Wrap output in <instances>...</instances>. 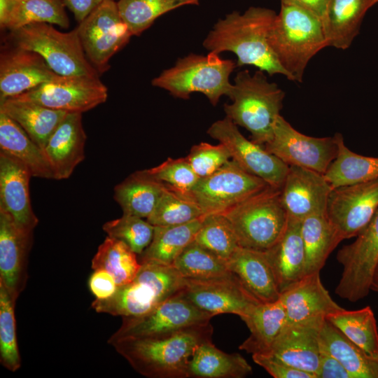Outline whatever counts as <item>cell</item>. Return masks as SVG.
<instances>
[{
  "label": "cell",
  "instance_id": "f6af8a7d",
  "mask_svg": "<svg viewBox=\"0 0 378 378\" xmlns=\"http://www.w3.org/2000/svg\"><path fill=\"white\" fill-rule=\"evenodd\" d=\"M103 230L107 236L125 242L135 253L141 255L153 239L154 226L143 218L123 214L105 223Z\"/></svg>",
  "mask_w": 378,
  "mask_h": 378
},
{
  "label": "cell",
  "instance_id": "7402d4cb",
  "mask_svg": "<svg viewBox=\"0 0 378 378\" xmlns=\"http://www.w3.org/2000/svg\"><path fill=\"white\" fill-rule=\"evenodd\" d=\"M279 298L285 307L288 323L326 318L343 309L323 285L320 272L304 276L283 290Z\"/></svg>",
  "mask_w": 378,
  "mask_h": 378
},
{
  "label": "cell",
  "instance_id": "9a60e30c",
  "mask_svg": "<svg viewBox=\"0 0 378 378\" xmlns=\"http://www.w3.org/2000/svg\"><path fill=\"white\" fill-rule=\"evenodd\" d=\"M207 134L226 146L231 159L248 173L268 185L282 187L289 166L266 150L262 145L246 139L230 118L214 122Z\"/></svg>",
  "mask_w": 378,
  "mask_h": 378
},
{
  "label": "cell",
  "instance_id": "8fae6325",
  "mask_svg": "<svg viewBox=\"0 0 378 378\" xmlns=\"http://www.w3.org/2000/svg\"><path fill=\"white\" fill-rule=\"evenodd\" d=\"M268 186L231 159L211 175L200 178L186 193L197 202L205 215L223 214Z\"/></svg>",
  "mask_w": 378,
  "mask_h": 378
},
{
  "label": "cell",
  "instance_id": "83f0119b",
  "mask_svg": "<svg viewBox=\"0 0 378 378\" xmlns=\"http://www.w3.org/2000/svg\"><path fill=\"white\" fill-rule=\"evenodd\" d=\"M0 112L18 122L43 150L68 113L14 97L0 101Z\"/></svg>",
  "mask_w": 378,
  "mask_h": 378
},
{
  "label": "cell",
  "instance_id": "7dc6e473",
  "mask_svg": "<svg viewBox=\"0 0 378 378\" xmlns=\"http://www.w3.org/2000/svg\"><path fill=\"white\" fill-rule=\"evenodd\" d=\"M186 158L200 178L211 175L231 160L225 145L221 143L213 145L206 142L192 146Z\"/></svg>",
  "mask_w": 378,
  "mask_h": 378
},
{
  "label": "cell",
  "instance_id": "ffe728a7",
  "mask_svg": "<svg viewBox=\"0 0 378 378\" xmlns=\"http://www.w3.org/2000/svg\"><path fill=\"white\" fill-rule=\"evenodd\" d=\"M326 318L286 322L269 354L316 376L320 356L319 332Z\"/></svg>",
  "mask_w": 378,
  "mask_h": 378
},
{
  "label": "cell",
  "instance_id": "9c48e42d",
  "mask_svg": "<svg viewBox=\"0 0 378 378\" xmlns=\"http://www.w3.org/2000/svg\"><path fill=\"white\" fill-rule=\"evenodd\" d=\"M193 304L181 290L169 298L149 312L122 317L120 328L108 339L155 337L187 328L205 325L214 317Z\"/></svg>",
  "mask_w": 378,
  "mask_h": 378
},
{
  "label": "cell",
  "instance_id": "836d02e7",
  "mask_svg": "<svg viewBox=\"0 0 378 378\" xmlns=\"http://www.w3.org/2000/svg\"><path fill=\"white\" fill-rule=\"evenodd\" d=\"M335 136L337 155L324 174L332 189L378 178V158L357 154L345 145L340 133Z\"/></svg>",
  "mask_w": 378,
  "mask_h": 378
},
{
  "label": "cell",
  "instance_id": "cb8c5ba5",
  "mask_svg": "<svg viewBox=\"0 0 378 378\" xmlns=\"http://www.w3.org/2000/svg\"><path fill=\"white\" fill-rule=\"evenodd\" d=\"M86 139L82 113H68L43 149L54 179L68 178L84 160Z\"/></svg>",
  "mask_w": 378,
  "mask_h": 378
},
{
  "label": "cell",
  "instance_id": "8d00e7d4",
  "mask_svg": "<svg viewBox=\"0 0 378 378\" xmlns=\"http://www.w3.org/2000/svg\"><path fill=\"white\" fill-rule=\"evenodd\" d=\"M326 319L365 352L378 358V327L370 306L357 310L343 308Z\"/></svg>",
  "mask_w": 378,
  "mask_h": 378
},
{
  "label": "cell",
  "instance_id": "2e32d148",
  "mask_svg": "<svg viewBox=\"0 0 378 378\" xmlns=\"http://www.w3.org/2000/svg\"><path fill=\"white\" fill-rule=\"evenodd\" d=\"M184 280L181 290L183 295L213 316L233 314L241 318L260 302L232 272L214 277Z\"/></svg>",
  "mask_w": 378,
  "mask_h": 378
},
{
  "label": "cell",
  "instance_id": "d6986e66",
  "mask_svg": "<svg viewBox=\"0 0 378 378\" xmlns=\"http://www.w3.org/2000/svg\"><path fill=\"white\" fill-rule=\"evenodd\" d=\"M332 190L323 174L289 166L281 187V200L288 217L302 220L314 214L326 213Z\"/></svg>",
  "mask_w": 378,
  "mask_h": 378
},
{
  "label": "cell",
  "instance_id": "f546056e",
  "mask_svg": "<svg viewBox=\"0 0 378 378\" xmlns=\"http://www.w3.org/2000/svg\"><path fill=\"white\" fill-rule=\"evenodd\" d=\"M0 148L23 163L32 177L54 179L43 150L18 122L2 112H0Z\"/></svg>",
  "mask_w": 378,
  "mask_h": 378
},
{
  "label": "cell",
  "instance_id": "b9f144b4",
  "mask_svg": "<svg viewBox=\"0 0 378 378\" xmlns=\"http://www.w3.org/2000/svg\"><path fill=\"white\" fill-rule=\"evenodd\" d=\"M184 279H203L230 272L227 262L219 258L195 240L189 244L172 264Z\"/></svg>",
  "mask_w": 378,
  "mask_h": 378
},
{
  "label": "cell",
  "instance_id": "c3c4849f",
  "mask_svg": "<svg viewBox=\"0 0 378 378\" xmlns=\"http://www.w3.org/2000/svg\"><path fill=\"white\" fill-rule=\"evenodd\" d=\"M253 361L274 378H316L310 372L296 368L271 355L253 354Z\"/></svg>",
  "mask_w": 378,
  "mask_h": 378
},
{
  "label": "cell",
  "instance_id": "7bdbcfd3",
  "mask_svg": "<svg viewBox=\"0 0 378 378\" xmlns=\"http://www.w3.org/2000/svg\"><path fill=\"white\" fill-rule=\"evenodd\" d=\"M63 0H20L7 29L10 31L31 23L69 27Z\"/></svg>",
  "mask_w": 378,
  "mask_h": 378
},
{
  "label": "cell",
  "instance_id": "60d3db41",
  "mask_svg": "<svg viewBox=\"0 0 378 378\" xmlns=\"http://www.w3.org/2000/svg\"><path fill=\"white\" fill-rule=\"evenodd\" d=\"M194 240L227 262L240 247L230 223L222 214L204 216Z\"/></svg>",
  "mask_w": 378,
  "mask_h": 378
},
{
  "label": "cell",
  "instance_id": "11a10c76",
  "mask_svg": "<svg viewBox=\"0 0 378 378\" xmlns=\"http://www.w3.org/2000/svg\"><path fill=\"white\" fill-rule=\"evenodd\" d=\"M371 290L378 293V264L373 273L371 283Z\"/></svg>",
  "mask_w": 378,
  "mask_h": 378
},
{
  "label": "cell",
  "instance_id": "4dcf8cb0",
  "mask_svg": "<svg viewBox=\"0 0 378 378\" xmlns=\"http://www.w3.org/2000/svg\"><path fill=\"white\" fill-rule=\"evenodd\" d=\"M319 345L339 360L352 378H378V358L351 341L326 318L320 330Z\"/></svg>",
  "mask_w": 378,
  "mask_h": 378
},
{
  "label": "cell",
  "instance_id": "d6a6232c",
  "mask_svg": "<svg viewBox=\"0 0 378 378\" xmlns=\"http://www.w3.org/2000/svg\"><path fill=\"white\" fill-rule=\"evenodd\" d=\"M166 185L150 176L146 170L138 171L114 188V200L123 214L147 218L155 209Z\"/></svg>",
  "mask_w": 378,
  "mask_h": 378
},
{
  "label": "cell",
  "instance_id": "7a4b0ae2",
  "mask_svg": "<svg viewBox=\"0 0 378 378\" xmlns=\"http://www.w3.org/2000/svg\"><path fill=\"white\" fill-rule=\"evenodd\" d=\"M211 323L155 337H127L109 342L132 368L148 378H187L196 348L211 340Z\"/></svg>",
  "mask_w": 378,
  "mask_h": 378
},
{
  "label": "cell",
  "instance_id": "3957f363",
  "mask_svg": "<svg viewBox=\"0 0 378 378\" xmlns=\"http://www.w3.org/2000/svg\"><path fill=\"white\" fill-rule=\"evenodd\" d=\"M269 45L288 80L302 82L310 59L328 47L321 19L293 4L281 2L270 30Z\"/></svg>",
  "mask_w": 378,
  "mask_h": 378
},
{
  "label": "cell",
  "instance_id": "1f68e13d",
  "mask_svg": "<svg viewBox=\"0 0 378 378\" xmlns=\"http://www.w3.org/2000/svg\"><path fill=\"white\" fill-rule=\"evenodd\" d=\"M252 373V367L239 354H227L211 340L200 344L188 364V377L197 378H243Z\"/></svg>",
  "mask_w": 378,
  "mask_h": 378
},
{
  "label": "cell",
  "instance_id": "bcb514c9",
  "mask_svg": "<svg viewBox=\"0 0 378 378\" xmlns=\"http://www.w3.org/2000/svg\"><path fill=\"white\" fill-rule=\"evenodd\" d=\"M145 170L156 180L183 192L190 191L200 179L186 157L168 158L160 165Z\"/></svg>",
  "mask_w": 378,
  "mask_h": 378
},
{
  "label": "cell",
  "instance_id": "db71d44e",
  "mask_svg": "<svg viewBox=\"0 0 378 378\" xmlns=\"http://www.w3.org/2000/svg\"><path fill=\"white\" fill-rule=\"evenodd\" d=\"M20 0H0V27L7 29Z\"/></svg>",
  "mask_w": 378,
  "mask_h": 378
},
{
  "label": "cell",
  "instance_id": "52a82bcc",
  "mask_svg": "<svg viewBox=\"0 0 378 378\" xmlns=\"http://www.w3.org/2000/svg\"><path fill=\"white\" fill-rule=\"evenodd\" d=\"M236 66L234 61L213 52L206 55L192 53L164 70L153 79L152 85L183 99H189L193 92H201L216 106L221 96L229 95L232 88L230 76Z\"/></svg>",
  "mask_w": 378,
  "mask_h": 378
},
{
  "label": "cell",
  "instance_id": "f1b7e54d",
  "mask_svg": "<svg viewBox=\"0 0 378 378\" xmlns=\"http://www.w3.org/2000/svg\"><path fill=\"white\" fill-rule=\"evenodd\" d=\"M250 335L239 349L253 354H269L272 345L286 323V312L280 298L272 302H260L241 318Z\"/></svg>",
  "mask_w": 378,
  "mask_h": 378
},
{
  "label": "cell",
  "instance_id": "ac0fdd59",
  "mask_svg": "<svg viewBox=\"0 0 378 378\" xmlns=\"http://www.w3.org/2000/svg\"><path fill=\"white\" fill-rule=\"evenodd\" d=\"M57 76L38 53L10 44L0 55V101L22 94Z\"/></svg>",
  "mask_w": 378,
  "mask_h": 378
},
{
  "label": "cell",
  "instance_id": "44dd1931",
  "mask_svg": "<svg viewBox=\"0 0 378 378\" xmlns=\"http://www.w3.org/2000/svg\"><path fill=\"white\" fill-rule=\"evenodd\" d=\"M31 177L29 170L23 163L0 150V208L29 234H32L38 223L29 197Z\"/></svg>",
  "mask_w": 378,
  "mask_h": 378
},
{
  "label": "cell",
  "instance_id": "5b68a950",
  "mask_svg": "<svg viewBox=\"0 0 378 378\" xmlns=\"http://www.w3.org/2000/svg\"><path fill=\"white\" fill-rule=\"evenodd\" d=\"M140 263L132 281L118 286L112 297L92 302L97 312L122 317L143 315L183 288L184 278L173 265L153 261Z\"/></svg>",
  "mask_w": 378,
  "mask_h": 378
},
{
  "label": "cell",
  "instance_id": "4fadbf2b",
  "mask_svg": "<svg viewBox=\"0 0 378 378\" xmlns=\"http://www.w3.org/2000/svg\"><path fill=\"white\" fill-rule=\"evenodd\" d=\"M265 148L288 166L325 174L337 153L335 136L314 137L295 129L281 115L274 122L272 136Z\"/></svg>",
  "mask_w": 378,
  "mask_h": 378
},
{
  "label": "cell",
  "instance_id": "f5cc1de1",
  "mask_svg": "<svg viewBox=\"0 0 378 378\" xmlns=\"http://www.w3.org/2000/svg\"><path fill=\"white\" fill-rule=\"evenodd\" d=\"M328 0H281L299 6L322 18Z\"/></svg>",
  "mask_w": 378,
  "mask_h": 378
},
{
  "label": "cell",
  "instance_id": "4316f807",
  "mask_svg": "<svg viewBox=\"0 0 378 378\" xmlns=\"http://www.w3.org/2000/svg\"><path fill=\"white\" fill-rule=\"evenodd\" d=\"M300 227L301 220L288 217L282 236L265 251L281 293L305 275V253Z\"/></svg>",
  "mask_w": 378,
  "mask_h": 378
},
{
  "label": "cell",
  "instance_id": "74e56055",
  "mask_svg": "<svg viewBox=\"0 0 378 378\" xmlns=\"http://www.w3.org/2000/svg\"><path fill=\"white\" fill-rule=\"evenodd\" d=\"M136 255L125 242L107 236L92 260V268L107 271L120 286L132 281L140 270Z\"/></svg>",
  "mask_w": 378,
  "mask_h": 378
},
{
  "label": "cell",
  "instance_id": "30bf717a",
  "mask_svg": "<svg viewBox=\"0 0 378 378\" xmlns=\"http://www.w3.org/2000/svg\"><path fill=\"white\" fill-rule=\"evenodd\" d=\"M76 29L88 61L99 74L110 68L111 58L132 36L115 0L104 1L80 22Z\"/></svg>",
  "mask_w": 378,
  "mask_h": 378
},
{
  "label": "cell",
  "instance_id": "ba28073f",
  "mask_svg": "<svg viewBox=\"0 0 378 378\" xmlns=\"http://www.w3.org/2000/svg\"><path fill=\"white\" fill-rule=\"evenodd\" d=\"M10 44L40 55L57 75L99 76L88 61L76 29L62 32L52 24L31 23L10 31Z\"/></svg>",
  "mask_w": 378,
  "mask_h": 378
},
{
  "label": "cell",
  "instance_id": "277c9868",
  "mask_svg": "<svg viewBox=\"0 0 378 378\" xmlns=\"http://www.w3.org/2000/svg\"><path fill=\"white\" fill-rule=\"evenodd\" d=\"M228 97L232 103L224 106L226 117L246 129L253 142L265 146L272 136L285 92L270 82L264 71L251 74L244 70L237 73Z\"/></svg>",
  "mask_w": 378,
  "mask_h": 378
},
{
  "label": "cell",
  "instance_id": "f35d334b",
  "mask_svg": "<svg viewBox=\"0 0 378 378\" xmlns=\"http://www.w3.org/2000/svg\"><path fill=\"white\" fill-rule=\"evenodd\" d=\"M200 0H118L119 13L132 36H139L160 16Z\"/></svg>",
  "mask_w": 378,
  "mask_h": 378
},
{
  "label": "cell",
  "instance_id": "6da1fadb",
  "mask_svg": "<svg viewBox=\"0 0 378 378\" xmlns=\"http://www.w3.org/2000/svg\"><path fill=\"white\" fill-rule=\"evenodd\" d=\"M276 13L272 9L250 7L241 13L232 11L219 20L203 42L209 52L229 51L236 55L237 66L250 65L270 76L281 74L288 79L268 41Z\"/></svg>",
  "mask_w": 378,
  "mask_h": 378
},
{
  "label": "cell",
  "instance_id": "e575fe53",
  "mask_svg": "<svg viewBox=\"0 0 378 378\" xmlns=\"http://www.w3.org/2000/svg\"><path fill=\"white\" fill-rule=\"evenodd\" d=\"M300 230L305 253V275L320 272L330 254L342 240L326 214L306 217L301 220Z\"/></svg>",
  "mask_w": 378,
  "mask_h": 378
},
{
  "label": "cell",
  "instance_id": "d590c367",
  "mask_svg": "<svg viewBox=\"0 0 378 378\" xmlns=\"http://www.w3.org/2000/svg\"><path fill=\"white\" fill-rule=\"evenodd\" d=\"M203 217L182 225L154 226L153 239L139 255V261L172 265L183 249L194 241Z\"/></svg>",
  "mask_w": 378,
  "mask_h": 378
},
{
  "label": "cell",
  "instance_id": "603a6c76",
  "mask_svg": "<svg viewBox=\"0 0 378 378\" xmlns=\"http://www.w3.org/2000/svg\"><path fill=\"white\" fill-rule=\"evenodd\" d=\"M31 236L0 208V281L15 300L26 281V259Z\"/></svg>",
  "mask_w": 378,
  "mask_h": 378
},
{
  "label": "cell",
  "instance_id": "e0dca14e",
  "mask_svg": "<svg viewBox=\"0 0 378 378\" xmlns=\"http://www.w3.org/2000/svg\"><path fill=\"white\" fill-rule=\"evenodd\" d=\"M378 209V178L332 190L326 217L343 241L356 237Z\"/></svg>",
  "mask_w": 378,
  "mask_h": 378
},
{
  "label": "cell",
  "instance_id": "ee69618b",
  "mask_svg": "<svg viewBox=\"0 0 378 378\" xmlns=\"http://www.w3.org/2000/svg\"><path fill=\"white\" fill-rule=\"evenodd\" d=\"M15 300L0 281V361L11 372L20 368L15 329Z\"/></svg>",
  "mask_w": 378,
  "mask_h": 378
},
{
  "label": "cell",
  "instance_id": "681fc988",
  "mask_svg": "<svg viewBox=\"0 0 378 378\" xmlns=\"http://www.w3.org/2000/svg\"><path fill=\"white\" fill-rule=\"evenodd\" d=\"M88 286L97 300H106L112 297L118 288L113 276L102 269L94 270L89 278Z\"/></svg>",
  "mask_w": 378,
  "mask_h": 378
},
{
  "label": "cell",
  "instance_id": "816d5d0a",
  "mask_svg": "<svg viewBox=\"0 0 378 378\" xmlns=\"http://www.w3.org/2000/svg\"><path fill=\"white\" fill-rule=\"evenodd\" d=\"M79 23L106 0H63ZM116 1V0H115Z\"/></svg>",
  "mask_w": 378,
  "mask_h": 378
},
{
  "label": "cell",
  "instance_id": "5bb4252c",
  "mask_svg": "<svg viewBox=\"0 0 378 378\" xmlns=\"http://www.w3.org/2000/svg\"><path fill=\"white\" fill-rule=\"evenodd\" d=\"M107 97L108 89L99 76L87 75H58L34 89L14 97L55 110L80 113L104 103Z\"/></svg>",
  "mask_w": 378,
  "mask_h": 378
},
{
  "label": "cell",
  "instance_id": "7c38bea8",
  "mask_svg": "<svg viewBox=\"0 0 378 378\" xmlns=\"http://www.w3.org/2000/svg\"><path fill=\"white\" fill-rule=\"evenodd\" d=\"M356 237L337 253L343 271L335 290L339 297L352 302L363 299L371 290L373 273L378 264V209Z\"/></svg>",
  "mask_w": 378,
  "mask_h": 378
},
{
  "label": "cell",
  "instance_id": "ab89813d",
  "mask_svg": "<svg viewBox=\"0 0 378 378\" xmlns=\"http://www.w3.org/2000/svg\"><path fill=\"white\" fill-rule=\"evenodd\" d=\"M204 216L202 209L188 194L166 185L155 209L146 220L153 226H167L188 223Z\"/></svg>",
  "mask_w": 378,
  "mask_h": 378
},
{
  "label": "cell",
  "instance_id": "f907efd6",
  "mask_svg": "<svg viewBox=\"0 0 378 378\" xmlns=\"http://www.w3.org/2000/svg\"><path fill=\"white\" fill-rule=\"evenodd\" d=\"M316 375V378H352L339 360L321 347Z\"/></svg>",
  "mask_w": 378,
  "mask_h": 378
},
{
  "label": "cell",
  "instance_id": "484cf974",
  "mask_svg": "<svg viewBox=\"0 0 378 378\" xmlns=\"http://www.w3.org/2000/svg\"><path fill=\"white\" fill-rule=\"evenodd\" d=\"M378 0H328L321 18L328 46L346 50L358 34L366 12Z\"/></svg>",
  "mask_w": 378,
  "mask_h": 378
},
{
  "label": "cell",
  "instance_id": "8992f818",
  "mask_svg": "<svg viewBox=\"0 0 378 378\" xmlns=\"http://www.w3.org/2000/svg\"><path fill=\"white\" fill-rule=\"evenodd\" d=\"M222 214L230 223L241 247L260 251L278 241L288 220L281 188L270 185Z\"/></svg>",
  "mask_w": 378,
  "mask_h": 378
},
{
  "label": "cell",
  "instance_id": "d4e9b609",
  "mask_svg": "<svg viewBox=\"0 0 378 378\" xmlns=\"http://www.w3.org/2000/svg\"><path fill=\"white\" fill-rule=\"evenodd\" d=\"M227 266L260 302L279 299V286L265 251L240 246L227 260Z\"/></svg>",
  "mask_w": 378,
  "mask_h": 378
}]
</instances>
